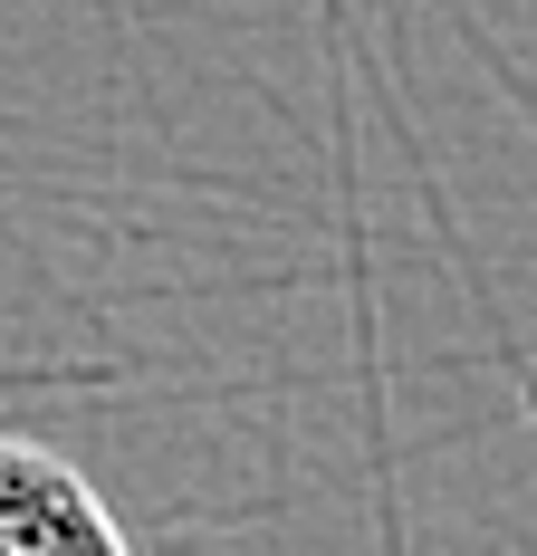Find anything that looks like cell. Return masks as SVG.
I'll use <instances>...</instances> for the list:
<instances>
[{"instance_id": "cell-1", "label": "cell", "mask_w": 537, "mask_h": 556, "mask_svg": "<svg viewBox=\"0 0 537 556\" xmlns=\"http://www.w3.org/2000/svg\"><path fill=\"white\" fill-rule=\"evenodd\" d=\"M0 556H135V538L77 460L0 432Z\"/></svg>"}]
</instances>
